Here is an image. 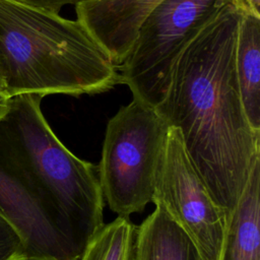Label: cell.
Listing matches in <instances>:
<instances>
[{
  "label": "cell",
  "mask_w": 260,
  "mask_h": 260,
  "mask_svg": "<svg viewBox=\"0 0 260 260\" xmlns=\"http://www.w3.org/2000/svg\"><path fill=\"white\" fill-rule=\"evenodd\" d=\"M219 260H260V161L226 224Z\"/></svg>",
  "instance_id": "cell-9"
},
{
  "label": "cell",
  "mask_w": 260,
  "mask_h": 260,
  "mask_svg": "<svg viewBox=\"0 0 260 260\" xmlns=\"http://www.w3.org/2000/svg\"><path fill=\"white\" fill-rule=\"evenodd\" d=\"M135 229L123 216L104 223L89 238L79 260H131Z\"/></svg>",
  "instance_id": "cell-12"
},
{
  "label": "cell",
  "mask_w": 260,
  "mask_h": 260,
  "mask_svg": "<svg viewBox=\"0 0 260 260\" xmlns=\"http://www.w3.org/2000/svg\"><path fill=\"white\" fill-rule=\"evenodd\" d=\"M162 0H87L75 6L77 20L119 66L128 55L137 30Z\"/></svg>",
  "instance_id": "cell-8"
},
{
  "label": "cell",
  "mask_w": 260,
  "mask_h": 260,
  "mask_svg": "<svg viewBox=\"0 0 260 260\" xmlns=\"http://www.w3.org/2000/svg\"><path fill=\"white\" fill-rule=\"evenodd\" d=\"M0 260H25L24 245L17 231L0 214Z\"/></svg>",
  "instance_id": "cell-13"
},
{
  "label": "cell",
  "mask_w": 260,
  "mask_h": 260,
  "mask_svg": "<svg viewBox=\"0 0 260 260\" xmlns=\"http://www.w3.org/2000/svg\"><path fill=\"white\" fill-rule=\"evenodd\" d=\"M24 5L46 10L53 13H59L62 7L69 4H74L75 6L79 3L85 2L87 0H16Z\"/></svg>",
  "instance_id": "cell-14"
},
{
  "label": "cell",
  "mask_w": 260,
  "mask_h": 260,
  "mask_svg": "<svg viewBox=\"0 0 260 260\" xmlns=\"http://www.w3.org/2000/svg\"><path fill=\"white\" fill-rule=\"evenodd\" d=\"M233 0H162L141 22L119 65L120 83L133 99L156 109L165 100L174 67L192 40Z\"/></svg>",
  "instance_id": "cell-5"
},
{
  "label": "cell",
  "mask_w": 260,
  "mask_h": 260,
  "mask_svg": "<svg viewBox=\"0 0 260 260\" xmlns=\"http://www.w3.org/2000/svg\"><path fill=\"white\" fill-rule=\"evenodd\" d=\"M241 15V7L232 1L192 40L155 109L168 126L179 130L226 224L260 161V131L247 119L236 72Z\"/></svg>",
  "instance_id": "cell-1"
},
{
  "label": "cell",
  "mask_w": 260,
  "mask_h": 260,
  "mask_svg": "<svg viewBox=\"0 0 260 260\" xmlns=\"http://www.w3.org/2000/svg\"><path fill=\"white\" fill-rule=\"evenodd\" d=\"M131 260H200L185 232L156 208L135 229Z\"/></svg>",
  "instance_id": "cell-10"
},
{
  "label": "cell",
  "mask_w": 260,
  "mask_h": 260,
  "mask_svg": "<svg viewBox=\"0 0 260 260\" xmlns=\"http://www.w3.org/2000/svg\"><path fill=\"white\" fill-rule=\"evenodd\" d=\"M0 91H6V72L4 63L0 54Z\"/></svg>",
  "instance_id": "cell-16"
},
{
  "label": "cell",
  "mask_w": 260,
  "mask_h": 260,
  "mask_svg": "<svg viewBox=\"0 0 260 260\" xmlns=\"http://www.w3.org/2000/svg\"><path fill=\"white\" fill-rule=\"evenodd\" d=\"M42 96L18 94L0 123V158L34 175L84 249L104 222L105 200L98 166L74 155L56 136Z\"/></svg>",
  "instance_id": "cell-3"
},
{
  "label": "cell",
  "mask_w": 260,
  "mask_h": 260,
  "mask_svg": "<svg viewBox=\"0 0 260 260\" xmlns=\"http://www.w3.org/2000/svg\"><path fill=\"white\" fill-rule=\"evenodd\" d=\"M0 214L21 237L25 260H79L83 248L41 182L2 158Z\"/></svg>",
  "instance_id": "cell-7"
},
{
  "label": "cell",
  "mask_w": 260,
  "mask_h": 260,
  "mask_svg": "<svg viewBox=\"0 0 260 260\" xmlns=\"http://www.w3.org/2000/svg\"><path fill=\"white\" fill-rule=\"evenodd\" d=\"M168 128L155 109L135 99L108 121L98 170L104 200L118 216L151 202Z\"/></svg>",
  "instance_id": "cell-4"
},
{
  "label": "cell",
  "mask_w": 260,
  "mask_h": 260,
  "mask_svg": "<svg viewBox=\"0 0 260 260\" xmlns=\"http://www.w3.org/2000/svg\"><path fill=\"white\" fill-rule=\"evenodd\" d=\"M236 72L247 119L260 131V16L243 11L238 27Z\"/></svg>",
  "instance_id": "cell-11"
},
{
  "label": "cell",
  "mask_w": 260,
  "mask_h": 260,
  "mask_svg": "<svg viewBox=\"0 0 260 260\" xmlns=\"http://www.w3.org/2000/svg\"><path fill=\"white\" fill-rule=\"evenodd\" d=\"M0 54L11 96H79L120 83L119 66L77 19L16 0H0Z\"/></svg>",
  "instance_id": "cell-2"
},
{
  "label": "cell",
  "mask_w": 260,
  "mask_h": 260,
  "mask_svg": "<svg viewBox=\"0 0 260 260\" xmlns=\"http://www.w3.org/2000/svg\"><path fill=\"white\" fill-rule=\"evenodd\" d=\"M151 202L185 232L200 260H219L226 229L224 215L174 127L167 131Z\"/></svg>",
  "instance_id": "cell-6"
},
{
  "label": "cell",
  "mask_w": 260,
  "mask_h": 260,
  "mask_svg": "<svg viewBox=\"0 0 260 260\" xmlns=\"http://www.w3.org/2000/svg\"><path fill=\"white\" fill-rule=\"evenodd\" d=\"M12 98L7 91H0V123L7 116L11 108Z\"/></svg>",
  "instance_id": "cell-15"
}]
</instances>
